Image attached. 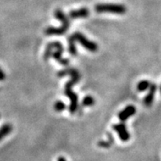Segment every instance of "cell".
<instances>
[{
	"instance_id": "6da1fadb",
	"label": "cell",
	"mask_w": 161,
	"mask_h": 161,
	"mask_svg": "<svg viewBox=\"0 0 161 161\" xmlns=\"http://www.w3.org/2000/svg\"><path fill=\"white\" fill-rule=\"evenodd\" d=\"M65 76H71L72 79L66 83L65 88H64V93L67 97L70 99V106H69V111L72 114H74L78 108V97L75 92L72 91V86L76 85V83L80 80V73L76 69L72 68H65L64 70L59 71L58 72V77H63Z\"/></svg>"
},
{
	"instance_id": "7a4b0ae2",
	"label": "cell",
	"mask_w": 161,
	"mask_h": 161,
	"mask_svg": "<svg viewBox=\"0 0 161 161\" xmlns=\"http://www.w3.org/2000/svg\"><path fill=\"white\" fill-rule=\"evenodd\" d=\"M54 17L61 21L62 25L57 28L53 27V26L48 27L45 31V34L46 36H62V35L65 34L67 31L69 29V26H70L69 18L61 9L55 10V12H54Z\"/></svg>"
},
{
	"instance_id": "3957f363",
	"label": "cell",
	"mask_w": 161,
	"mask_h": 161,
	"mask_svg": "<svg viewBox=\"0 0 161 161\" xmlns=\"http://www.w3.org/2000/svg\"><path fill=\"white\" fill-rule=\"evenodd\" d=\"M96 12L101 13H111L116 14H124L127 12V8L123 4H116V3H100L95 7Z\"/></svg>"
},
{
	"instance_id": "277c9868",
	"label": "cell",
	"mask_w": 161,
	"mask_h": 161,
	"mask_svg": "<svg viewBox=\"0 0 161 161\" xmlns=\"http://www.w3.org/2000/svg\"><path fill=\"white\" fill-rule=\"evenodd\" d=\"M76 42H79L86 49L91 52H96L98 50V45L96 43L91 41L85 36L80 32H75L72 34Z\"/></svg>"
},
{
	"instance_id": "5b68a950",
	"label": "cell",
	"mask_w": 161,
	"mask_h": 161,
	"mask_svg": "<svg viewBox=\"0 0 161 161\" xmlns=\"http://www.w3.org/2000/svg\"><path fill=\"white\" fill-rule=\"evenodd\" d=\"M53 47L56 49L55 52H53L52 57L55 60H57L60 64L64 66H67L69 64V60L63 58V53H64V47L60 42H53Z\"/></svg>"
},
{
	"instance_id": "8992f818",
	"label": "cell",
	"mask_w": 161,
	"mask_h": 161,
	"mask_svg": "<svg viewBox=\"0 0 161 161\" xmlns=\"http://www.w3.org/2000/svg\"><path fill=\"white\" fill-rule=\"evenodd\" d=\"M113 129L116 131L119 139L122 142H127L130 139V133L127 131L126 125L123 123H116L114 125H113Z\"/></svg>"
},
{
	"instance_id": "52a82bcc",
	"label": "cell",
	"mask_w": 161,
	"mask_h": 161,
	"mask_svg": "<svg viewBox=\"0 0 161 161\" xmlns=\"http://www.w3.org/2000/svg\"><path fill=\"white\" fill-rule=\"evenodd\" d=\"M136 114V108L133 105L127 106L123 110L121 111L119 114V119H120L121 122H125L129 119L130 117Z\"/></svg>"
},
{
	"instance_id": "ba28073f",
	"label": "cell",
	"mask_w": 161,
	"mask_h": 161,
	"mask_svg": "<svg viewBox=\"0 0 161 161\" xmlns=\"http://www.w3.org/2000/svg\"><path fill=\"white\" fill-rule=\"evenodd\" d=\"M157 90V86L156 84H151L150 88H149V92L148 94L146 95V97L144 98V104L146 107H151V104H153L154 102V99H155V92H156Z\"/></svg>"
},
{
	"instance_id": "9c48e42d",
	"label": "cell",
	"mask_w": 161,
	"mask_h": 161,
	"mask_svg": "<svg viewBox=\"0 0 161 161\" xmlns=\"http://www.w3.org/2000/svg\"><path fill=\"white\" fill-rule=\"evenodd\" d=\"M89 14V9L86 8H81L77 10H72L69 13L68 16L71 19H75V18H85V17H88Z\"/></svg>"
},
{
	"instance_id": "30bf717a",
	"label": "cell",
	"mask_w": 161,
	"mask_h": 161,
	"mask_svg": "<svg viewBox=\"0 0 161 161\" xmlns=\"http://www.w3.org/2000/svg\"><path fill=\"white\" fill-rule=\"evenodd\" d=\"M13 131V125L11 123H4L3 125L0 127V142L3 140L8 135Z\"/></svg>"
},
{
	"instance_id": "8fae6325",
	"label": "cell",
	"mask_w": 161,
	"mask_h": 161,
	"mask_svg": "<svg viewBox=\"0 0 161 161\" xmlns=\"http://www.w3.org/2000/svg\"><path fill=\"white\" fill-rule=\"evenodd\" d=\"M76 40L74 39L73 36H70L68 38V50L72 56H76L77 54V49L76 47Z\"/></svg>"
},
{
	"instance_id": "7c38bea8",
	"label": "cell",
	"mask_w": 161,
	"mask_h": 161,
	"mask_svg": "<svg viewBox=\"0 0 161 161\" xmlns=\"http://www.w3.org/2000/svg\"><path fill=\"white\" fill-rule=\"evenodd\" d=\"M108 139L106 141H100L98 142V146L101 147V148H109L112 144L114 142V136L111 133L107 134Z\"/></svg>"
},
{
	"instance_id": "4fadbf2b",
	"label": "cell",
	"mask_w": 161,
	"mask_h": 161,
	"mask_svg": "<svg viewBox=\"0 0 161 161\" xmlns=\"http://www.w3.org/2000/svg\"><path fill=\"white\" fill-rule=\"evenodd\" d=\"M151 82H150L149 80H142V81H140V82L138 83L137 87H136V88H137L138 91L142 92V91H145L147 89H149L150 86H151Z\"/></svg>"
},
{
	"instance_id": "5bb4252c",
	"label": "cell",
	"mask_w": 161,
	"mask_h": 161,
	"mask_svg": "<svg viewBox=\"0 0 161 161\" xmlns=\"http://www.w3.org/2000/svg\"><path fill=\"white\" fill-rule=\"evenodd\" d=\"M54 49L53 48V42L49 43L48 45H47L46 47V49H45V54H44V58L45 60H48L49 58L52 56L53 54V49Z\"/></svg>"
},
{
	"instance_id": "9a60e30c",
	"label": "cell",
	"mask_w": 161,
	"mask_h": 161,
	"mask_svg": "<svg viewBox=\"0 0 161 161\" xmlns=\"http://www.w3.org/2000/svg\"><path fill=\"white\" fill-rule=\"evenodd\" d=\"M95 99H94L92 96H87L86 97H84V99L82 100V102H81V104L84 107H89V106H92L94 104H95Z\"/></svg>"
},
{
	"instance_id": "2e32d148",
	"label": "cell",
	"mask_w": 161,
	"mask_h": 161,
	"mask_svg": "<svg viewBox=\"0 0 161 161\" xmlns=\"http://www.w3.org/2000/svg\"><path fill=\"white\" fill-rule=\"evenodd\" d=\"M53 108H54V110H56L57 112H61L66 108V104L61 100H58L57 102H55Z\"/></svg>"
},
{
	"instance_id": "e0dca14e",
	"label": "cell",
	"mask_w": 161,
	"mask_h": 161,
	"mask_svg": "<svg viewBox=\"0 0 161 161\" xmlns=\"http://www.w3.org/2000/svg\"><path fill=\"white\" fill-rule=\"evenodd\" d=\"M5 78H6V74H5L4 71L3 70L2 68H0V81L4 80Z\"/></svg>"
},
{
	"instance_id": "ac0fdd59",
	"label": "cell",
	"mask_w": 161,
	"mask_h": 161,
	"mask_svg": "<svg viewBox=\"0 0 161 161\" xmlns=\"http://www.w3.org/2000/svg\"><path fill=\"white\" fill-rule=\"evenodd\" d=\"M58 161H67V160H66V159L64 158V156H60V157H58Z\"/></svg>"
},
{
	"instance_id": "d6986e66",
	"label": "cell",
	"mask_w": 161,
	"mask_h": 161,
	"mask_svg": "<svg viewBox=\"0 0 161 161\" xmlns=\"http://www.w3.org/2000/svg\"><path fill=\"white\" fill-rule=\"evenodd\" d=\"M159 91H160V93H161V86H160V89H159Z\"/></svg>"
}]
</instances>
